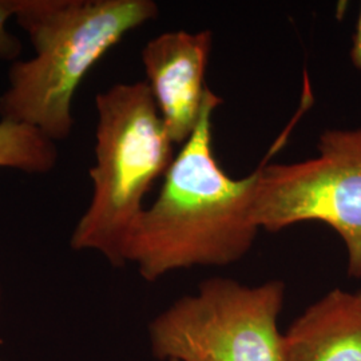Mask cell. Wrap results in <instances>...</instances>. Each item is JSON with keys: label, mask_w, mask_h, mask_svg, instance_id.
I'll return each mask as SVG.
<instances>
[{"label": "cell", "mask_w": 361, "mask_h": 361, "mask_svg": "<svg viewBox=\"0 0 361 361\" xmlns=\"http://www.w3.org/2000/svg\"><path fill=\"white\" fill-rule=\"evenodd\" d=\"M221 104L209 89L197 128L130 235L126 264H134L149 283L170 271L234 264L250 250L259 232L255 221L259 168L233 178L213 152L212 121Z\"/></svg>", "instance_id": "1"}, {"label": "cell", "mask_w": 361, "mask_h": 361, "mask_svg": "<svg viewBox=\"0 0 361 361\" xmlns=\"http://www.w3.org/2000/svg\"><path fill=\"white\" fill-rule=\"evenodd\" d=\"M13 6L35 54L10 67L0 119L32 126L54 142L71 135L74 97L91 68L159 13L153 0H13Z\"/></svg>", "instance_id": "2"}, {"label": "cell", "mask_w": 361, "mask_h": 361, "mask_svg": "<svg viewBox=\"0 0 361 361\" xmlns=\"http://www.w3.org/2000/svg\"><path fill=\"white\" fill-rule=\"evenodd\" d=\"M95 109L92 194L70 244L74 250L97 252L119 268L126 265V247L146 209V194L176 157L174 142L146 80L98 92Z\"/></svg>", "instance_id": "3"}, {"label": "cell", "mask_w": 361, "mask_h": 361, "mask_svg": "<svg viewBox=\"0 0 361 361\" xmlns=\"http://www.w3.org/2000/svg\"><path fill=\"white\" fill-rule=\"evenodd\" d=\"M284 297L281 281L209 279L150 323L152 353L159 361H281Z\"/></svg>", "instance_id": "4"}, {"label": "cell", "mask_w": 361, "mask_h": 361, "mask_svg": "<svg viewBox=\"0 0 361 361\" xmlns=\"http://www.w3.org/2000/svg\"><path fill=\"white\" fill-rule=\"evenodd\" d=\"M258 168L255 221L259 231L326 224L345 244L349 276L361 277V129L326 130L310 159Z\"/></svg>", "instance_id": "5"}, {"label": "cell", "mask_w": 361, "mask_h": 361, "mask_svg": "<svg viewBox=\"0 0 361 361\" xmlns=\"http://www.w3.org/2000/svg\"><path fill=\"white\" fill-rule=\"evenodd\" d=\"M212 44L210 30H177L150 39L141 52L146 83L174 145L186 142L198 125Z\"/></svg>", "instance_id": "6"}, {"label": "cell", "mask_w": 361, "mask_h": 361, "mask_svg": "<svg viewBox=\"0 0 361 361\" xmlns=\"http://www.w3.org/2000/svg\"><path fill=\"white\" fill-rule=\"evenodd\" d=\"M281 361H361V301L335 289L298 316L281 341Z\"/></svg>", "instance_id": "7"}, {"label": "cell", "mask_w": 361, "mask_h": 361, "mask_svg": "<svg viewBox=\"0 0 361 361\" xmlns=\"http://www.w3.org/2000/svg\"><path fill=\"white\" fill-rule=\"evenodd\" d=\"M55 143L32 126L0 119V168L28 174L50 173L58 162Z\"/></svg>", "instance_id": "8"}, {"label": "cell", "mask_w": 361, "mask_h": 361, "mask_svg": "<svg viewBox=\"0 0 361 361\" xmlns=\"http://www.w3.org/2000/svg\"><path fill=\"white\" fill-rule=\"evenodd\" d=\"M13 0H0V59L16 62L23 51L22 42L10 32L7 22L13 18Z\"/></svg>", "instance_id": "9"}, {"label": "cell", "mask_w": 361, "mask_h": 361, "mask_svg": "<svg viewBox=\"0 0 361 361\" xmlns=\"http://www.w3.org/2000/svg\"><path fill=\"white\" fill-rule=\"evenodd\" d=\"M350 59L353 65L356 66L359 70H361V6L360 13H359V20L356 26V32L353 35V44L350 50Z\"/></svg>", "instance_id": "10"}, {"label": "cell", "mask_w": 361, "mask_h": 361, "mask_svg": "<svg viewBox=\"0 0 361 361\" xmlns=\"http://www.w3.org/2000/svg\"><path fill=\"white\" fill-rule=\"evenodd\" d=\"M0 310H1V285H0Z\"/></svg>", "instance_id": "11"}, {"label": "cell", "mask_w": 361, "mask_h": 361, "mask_svg": "<svg viewBox=\"0 0 361 361\" xmlns=\"http://www.w3.org/2000/svg\"><path fill=\"white\" fill-rule=\"evenodd\" d=\"M357 296H359V298H360V301H361V292H359V293H357Z\"/></svg>", "instance_id": "12"}]
</instances>
